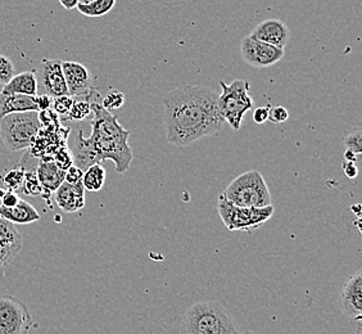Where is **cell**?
Listing matches in <instances>:
<instances>
[{
    "label": "cell",
    "mask_w": 362,
    "mask_h": 334,
    "mask_svg": "<svg viewBox=\"0 0 362 334\" xmlns=\"http://www.w3.org/2000/svg\"><path fill=\"white\" fill-rule=\"evenodd\" d=\"M223 88L218 96V110L223 121L228 122L234 130L242 127L244 116L251 111L255 102L250 96V83L245 80H234L231 84L220 81Z\"/></svg>",
    "instance_id": "6"
},
{
    "label": "cell",
    "mask_w": 362,
    "mask_h": 334,
    "mask_svg": "<svg viewBox=\"0 0 362 334\" xmlns=\"http://www.w3.org/2000/svg\"><path fill=\"white\" fill-rule=\"evenodd\" d=\"M83 175H84V171L81 168L72 165V166L69 167L66 170L64 181L69 183V184H72V185H76V184H80L81 180H83Z\"/></svg>",
    "instance_id": "31"
},
{
    "label": "cell",
    "mask_w": 362,
    "mask_h": 334,
    "mask_svg": "<svg viewBox=\"0 0 362 334\" xmlns=\"http://www.w3.org/2000/svg\"><path fill=\"white\" fill-rule=\"evenodd\" d=\"M356 157H357V154H354V152H351L349 149L344 152V159H346V161L356 162Z\"/></svg>",
    "instance_id": "37"
},
{
    "label": "cell",
    "mask_w": 362,
    "mask_h": 334,
    "mask_svg": "<svg viewBox=\"0 0 362 334\" xmlns=\"http://www.w3.org/2000/svg\"><path fill=\"white\" fill-rule=\"evenodd\" d=\"M20 200H21V198H20V195H17V193L6 190V193L1 197L0 202H1V206L11 209V207H14L17 203L20 202Z\"/></svg>",
    "instance_id": "32"
},
{
    "label": "cell",
    "mask_w": 362,
    "mask_h": 334,
    "mask_svg": "<svg viewBox=\"0 0 362 334\" xmlns=\"http://www.w3.org/2000/svg\"><path fill=\"white\" fill-rule=\"evenodd\" d=\"M72 105H74V98L70 96H62V97L52 99L53 111L58 116H67Z\"/></svg>",
    "instance_id": "26"
},
{
    "label": "cell",
    "mask_w": 362,
    "mask_h": 334,
    "mask_svg": "<svg viewBox=\"0 0 362 334\" xmlns=\"http://www.w3.org/2000/svg\"><path fill=\"white\" fill-rule=\"evenodd\" d=\"M180 334H242L233 315L217 301L189 307L181 321Z\"/></svg>",
    "instance_id": "3"
},
{
    "label": "cell",
    "mask_w": 362,
    "mask_h": 334,
    "mask_svg": "<svg viewBox=\"0 0 362 334\" xmlns=\"http://www.w3.org/2000/svg\"><path fill=\"white\" fill-rule=\"evenodd\" d=\"M116 6V0H94L88 6H77V11L86 17H102L110 13Z\"/></svg>",
    "instance_id": "21"
},
{
    "label": "cell",
    "mask_w": 362,
    "mask_h": 334,
    "mask_svg": "<svg viewBox=\"0 0 362 334\" xmlns=\"http://www.w3.org/2000/svg\"><path fill=\"white\" fill-rule=\"evenodd\" d=\"M90 113L91 107L88 99H74V105L66 117L72 121H84Z\"/></svg>",
    "instance_id": "23"
},
{
    "label": "cell",
    "mask_w": 362,
    "mask_h": 334,
    "mask_svg": "<svg viewBox=\"0 0 362 334\" xmlns=\"http://www.w3.org/2000/svg\"><path fill=\"white\" fill-rule=\"evenodd\" d=\"M289 119V112L283 105H276L269 110V120L272 124H283Z\"/></svg>",
    "instance_id": "30"
},
{
    "label": "cell",
    "mask_w": 362,
    "mask_h": 334,
    "mask_svg": "<svg viewBox=\"0 0 362 334\" xmlns=\"http://www.w3.org/2000/svg\"><path fill=\"white\" fill-rule=\"evenodd\" d=\"M346 148L354 152L355 154H362V132L361 129H356L354 132L349 134L344 140H343Z\"/></svg>",
    "instance_id": "27"
},
{
    "label": "cell",
    "mask_w": 362,
    "mask_h": 334,
    "mask_svg": "<svg viewBox=\"0 0 362 334\" xmlns=\"http://www.w3.org/2000/svg\"><path fill=\"white\" fill-rule=\"evenodd\" d=\"M217 211L223 220V225L229 231L244 230L251 231L257 229L261 225L270 220L274 215L272 205L267 207L255 209V207H239L223 195H218Z\"/></svg>",
    "instance_id": "7"
},
{
    "label": "cell",
    "mask_w": 362,
    "mask_h": 334,
    "mask_svg": "<svg viewBox=\"0 0 362 334\" xmlns=\"http://www.w3.org/2000/svg\"><path fill=\"white\" fill-rule=\"evenodd\" d=\"M37 179L40 181L42 188V197L49 200V195L61 187L64 181L66 171L57 166L53 160H42L36 168Z\"/></svg>",
    "instance_id": "16"
},
{
    "label": "cell",
    "mask_w": 362,
    "mask_h": 334,
    "mask_svg": "<svg viewBox=\"0 0 362 334\" xmlns=\"http://www.w3.org/2000/svg\"><path fill=\"white\" fill-rule=\"evenodd\" d=\"M54 193L58 207L66 214H74L85 207V189L83 183L72 185L63 181L61 187Z\"/></svg>",
    "instance_id": "15"
},
{
    "label": "cell",
    "mask_w": 362,
    "mask_h": 334,
    "mask_svg": "<svg viewBox=\"0 0 362 334\" xmlns=\"http://www.w3.org/2000/svg\"><path fill=\"white\" fill-rule=\"evenodd\" d=\"M23 181H25V173L21 168H14L8 171L6 176L3 178V187L7 188L9 192H20L23 187Z\"/></svg>",
    "instance_id": "24"
},
{
    "label": "cell",
    "mask_w": 362,
    "mask_h": 334,
    "mask_svg": "<svg viewBox=\"0 0 362 334\" xmlns=\"http://www.w3.org/2000/svg\"><path fill=\"white\" fill-rule=\"evenodd\" d=\"M250 35L253 36L259 42L274 45L276 48L284 49L291 39V30L286 23L278 18H270L258 23L252 30Z\"/></svg>",
    "instance_id": "13"
},
{
    "label": "cell",
    "mask_w": 362,
    "mask_h": 334,
    "mask_svg": "<svg viewBox=\"0 0 362 334\" xmlns=\"http://www.w3.org/2000/svg\"><path fill=\"white\" fill-rule=\"evenodd\" d=\"M23 173H25V181H23L22 192L26 195H31V197H39V195H42V184H40V181L37 179L36 168L25 170Z\"/></svg>",
    "instance_id": "22"
},
{
    "label": "cell",
    "mask_w": 362,
    "mask_h": 334,
    "mask_svg": "<svg viewBox=\"0 0 362 334\" xmlns=\"http://www.w3.org/2000/svg\"><path fill=\"white\" fill-rule=\"evenodd\" d=\"M240 53L244 62L256 69H266L280 62L284 57V49L259 42L253 36L243 38L240 42Z\"/></svg>",
    "instance_id": "9"
},
{
    "label": "cell",
    "mask_w": 362,
    "mask_h": 334,
    "mask_svg": "<svg viewBox=\"0 0 362 334\" xmlns=\"http://www.w3.org/2000/svg\"><path fill=\"white\" fill-rule=\"evenodd\" d=\"M166 139L185 148L204 137H214L223 127L218 94L202 85H184L163 98Z\"/></svg>",
    "instance_id": "1"
},
{
    "label": "cell",
    "mask_w": 362,
    "mask_h": 334,
    "mask_svg": "<svg viewBox=\"0 0 362 334\" xmlns=\"http://www.w3.org/2000/svg\"><path fill=\"white\" fill-rule=\"evenodd\" d=\"M53 162L57 166L59 167L63 171H66L69 167L74 165V159L71 154L70 149L67 148H61L53 157Z\"/></svg>",
    "instance_id": "29"
},
{
    "label": "cell",
    "mask_w": 362,
    "mask_h": 334,
    "mask_svg": "<svg viewBox=\"0 0 362 334\" xmlns=\"http://www.w3.org/2000/svg\"><path fill=\"white\" fill-rule=\"evenodd\" d=\"M223 195L239 207H267L272 205V195L265 179L257 170H250L230 183Z\"/></svg>",
    "instance_id": "5"
},
{
    "label": "cell",
    "mask_w": 362,
    "mask_h": 334,
    "mask_svg": "<svg viewBox=\"0 0 362 334\" xmlns=\"http://www.w3.org/2000/svg\"><path fill=\"white\" fill-rule=\"evenodd\" d=\"M58 1H59L61 6H62L64 9H67V11H71V9L76 8L77 4H78L77 0H58Z\"/></svg>",
    "instance_id": "36"
},
{
    "label": "cell",
    "mask_w": 362,
    "mask_h": 334,
    "mask_svg": "<svg viewBox=\"0 0 362 334\" xmlns=\"http://www.w3.org/2000/svg\"><path fill=\"white\" fill-rule=\"evenodd\" d=\"M126 97L124 93L116 89H110L105 97H102V105L108 112L119 110L125 105Z\"/></svg>",
    "instance_id": "25"
},
{
    "label": "cell",
    "mask_w": 362,
    "mask_h": 334,
    "mask_svg": "<svg viewBox=\"0 0 362 334\" xmlns=\"http://www.w3.org/2000/svg\"><path fill=\"white\" fill-rule=\"evenodd\" d=\"M0 219H4L12 224L26 225V224L39 221L40 214L36 211L33 205H30L23 200H20V202L11 209L0 205Z\"/></svg>",
    "instance_id": "18"
},
{
    "label": "cell",
    "mask_w": 362,
    "mask_h": 334,
    "mask_svg": "<svg viewBox=\"0 0 362 334\" xmlns=\"http://www.w3.org/2000/svg\"><path fill=\"white\" fill-rule=\"evenodd\" d=\"M0 94H22L36 97L37 96V79L35 71H26L18 75H14L9 83L4 85Z\"/></svg>",
    "instance_id": "19"
},
{
    "label": "cell",
    "mask_w": 362,
    "mask_h": 334,
    "mask_svg": "<svg viewBox=\"0 0 362 334\" xmlns=\"http://www.w3.org/2000/svg\"><path fill=\"white\" fill-rule=\"evenodd\" d=\"M338 305L341 313L351 321H360L362 316V272L357 270L349 277L341 289Z\"/></svg>",
    "instance_id": "12"
},
{
    "label": "cell",
    "mask_w": 362,
    "mask_h": 334,
    "mask_svg": "<svg viewBox=\"0 0 362 334\" xmlns=\"http://www.w3.org/2000/svg\"><path fill=\"white\" fill-rule=\"evenodd\" d=\"M93 112L91 134L85 138L98 163L112 161L119 174H125L133 162V151L129 146L130 132L119 125L117 119L102 105V96L95 89L88 98Z\"/></svg>",
    "instance_id": "2"
},
{
    "label": "cell",
    "mask_w": 362,
    "mask_h": 334,
    "mask_svg": "<svg viewBox=\"0 0 362 334\" xmlns=\"http://www.w3.org/2000/svg\"><path fill=\"white\" fill-rule=\"evenodd\" d=\"M77 1H78V4H77V6H88V4L93 3L94 0H77Z\"/></svg>",
    "instance_id": "38"
},
{
    "label": "cell",
    "mask_w": 362,
    "mask_h": 334,
    "mask_svg": "<svg viewBox=\"0 0 362 334\" xmlns=\"http://www.w3.org/2000/svg\"><path fill=\"white\" fill-rule=\"evenodd\" d=\"M42 129L39 112L7 115L0 120V138L11 152H18L34 144Z\"/></svg>",
    "instance_id": "4"
},
{
    "label": "cell",
    "mask_w": 362,
    "mask_h": 334,
    "mask_svg": "<svg viewBox=\"0 0 362 334\" xmlns=\"http://www.w3.org/2000/svg\"><path fill=\"white\" fill-rule=\"evenodd\" d=\"M63 76L69 96L74 99H88L94 91L93 76L84 64L78 62H62Z\"/></svg>",
    "instance_id": "11"
},
{
    "label": "cell",
    "mask_w": 362,
    "mask_h": 334,
    "mask_svg": "<svg viewBox=\"0 0 362 334\" xmlns=\"http://www.w3.org/2000/svg\"><path fill=\"white\" fill-rule=\"evenodd\" d=\"M343 170H344V174L347 175L349 179H355L356 176L358 175V167L356 166L355 162H351V161H346L343 163Z\"/></svg>",
    "instance_id": "35"
},
{
    "label": "cell",
    "mask_w": 362,
    "mask_h": 334,
    "mask_svg": "<svg viewBox=\"0 0 362 334\" xmlns=\"http://www.w3.org/2000/svg\"><path fill=\"white\" fill-rule=\"evenodd\" d=\"M30 111L39 112L36 97L22 94H0V120L7 115Z\"/></svg>",
    "instance_id": "17"
},
{
    "label": "cell",
    "mask_w": 362,
    "mask_h": 334,
    "mask_svg": "<svg viewBox=\"0 0 362 334\" xmlns=\"http://www.w3.org/2000/svg\"><path fill=\"white\" fill-rule=\"evenodd\" d=\"M4 193H6V192L3 190V188H0V200H1V197H3V195H4Z\"/></svg>",
    "instance_id": "39"
},
{
    "label": "cell",
    "mask_w": 362,
    "mask_h": 334,
    "mask_svg": "<svg viewBox=\"0 0 362 334\" xmlns=\"http://www.w3.org/2000/svg\"><path fill=\"white\" fill-rule=\"evenodd\" d=\"M16 75L14 64L8 57L0 54V84L6 85Z\"/></svg>",
    "instance_id": "28"
},
{
    "label": "cell",
    "mask_w": 362,
    "mask_h": 334,
    "mask_svg": "<svg viewBox=\"0 0 362 334\" xmlns=\"http://www.w3.org/2000/svg\"><path fill=\"white\" fill-rule=\"evenodd\" d=\"M21 250V234L14 224L0 219V270L11 264Z\"/></svg>",
    "instance_id": "14"
},
{
    "label": "cell",
    "mask_w": 362,
    "mask_h": 334,
    "mask_svg": "<svg viewBox=\"0 0 362 334\" xmlns=\"http://www.w3.org/2000/svg\"><path fill=\"white\" fill-rule=\"evenodd\" d=\"M244 334H256L255 333V332H250V330H248V332H245V333Z\"/></svg>",
    "instance_id": "40"
},
{
    "label": "cell",
    "mask_w": 362,
    "mask_h": 334,
    "mask_svg": "<svg viewBox=\"0 0 362 334\" xmlns=\"http://www.w3.org/2000/svg\"><path fill=\"white\" fill-rule=\"evenodd\" d=\"M33 324V316L22 301L0 296V334H28Z\"/></svg>",
    "instance_id": "8"
},
{
    "label": "cell",
    "mask_w": 362,
    "mask_h": 334,
    "mask_svg": "<svg viewBox=\"0 0 362 334\" xmlns=\"http://www.w3.org/2000/svg\"><path fill=\"white\" fill-rule=\"evenodd\" d=\"M37 93L48 97L58 98L69 96L63 76L62 61L59 59H44L37 69Z\"/></svg>",
    "instance_id": "10"
},
{
    "label": "cell",
    "mask_w": 362,
    "mask_h": 334,
    "mask_svg": "<svg viewBox=\"0 0 362 334\" xmlns=\"http://www.w3.org/2000/svg\"><path fill=\"white\" fill-rule=\"evenodd\" d=\"M36 103L39 107V112L48 111L49 108L52 107V98L45 96V94L36 96Z\"/></svg>",
    "instance_id": "34"
},
{
    "label": "cell",
    "mask_w": 362,
    "mask_h": 334,
    "mask_svg": "<svg viewBox=\"0 0 362 334\" xmlns=\"http://www.w3.org/2000/svg\"><path fill=\"white\" fill-rule=\"evenodd\" d=\"M105 176L107 173L100 163L93 165L84 171L83 180H81L83 187L85 190H89V192H99L105 187Z\"/></svg>",
    "instance_id": "20"
},
{
    "label": "cell",
    "mask_w": 362,
    "mask_h": 334,
    "mask_svg": "<svg viewBox=\"0 0 362 334\" xmlns=\"http://www.w3.org/2000/svg\"><path fill=\"white\" fill-rule=\"evenodd\" d=\"M269 110H270V107H258V108H256V111L253 113V121L258 125L265 124L266 121H269Z\"/></svg>",
    "instance_id": "33"
}]
</instances>
